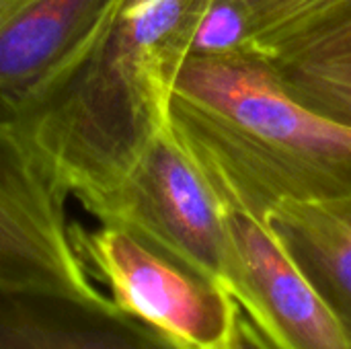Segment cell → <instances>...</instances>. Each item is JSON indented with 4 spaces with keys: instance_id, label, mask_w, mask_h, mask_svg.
<instances>
[{
    "instance_id": "30bf717a",
    "label": "cell",
    "mask_w": 351,
    "mask_h": 349,
    "mask_svg": "<svg viewBox=\"0 0 351 349\" xmlns=\"http://www.w3.org/2000/svg\"><path fill=\"white\" fill-rule=\"evenodd\" d=\"M267 66L294 99L351 128V31Z\"/></svg>"
},
{
    "instance_id": "277c9868",
    "label": "cell",
    "mask_w": 351,
    "mask_h": 349,
    "mask_svg": "<svg viewBox=\"0 0 351 349\" xmlns=\"http://www.w3.org/2000/svg\"><path fill=\"white\" fill-rule=\"evenodd\" d=\"M101 224L128 230L222 284L228 214L167 123L109 189L80 200Z\"/></svg>"
},
{
    "instance_id": "8fae6325",
    "label": "cell",
    "mask_w": 351,
    "mask_h": 349,
    "mask_svg": "<svg viewBox=\"0 0 351 349\" xmlns=\"http://www.w3.org/2000/svg\"><path fill=\"white\" fill-rule=\"evenodd\" d=\"M224 349H276L263 335L261 331L241 313L239 309V317L234 323V329L226 341Z\"/></svg>"
},
{
    "instance_id": "ba28073f",
    "label": "cell",
    "mask_w": 351,
    "mask_h": 349,
    "mask_svg": "<svg viewBox=\"0 0 351 349\" xmlns=\"http://www.w3.org/2000/svg\"><path fill=\"white\" fill-rule=\"evenodd\" d=\"M261 224L351 331V191L282 202Z\"/></svg>"
},
{
    "instance_id": "7c38bea8",
    "label": "cell",
    "mask_w": 351,
    "mask_h": 349,
    "mask_svg": "<svg viewBox=\"0 0 351 349\" xmlns=\"http://www.w3.org/2000/svg\"><path fill=\"white\" fill-rule=\"evenodd\" d=\"M27 2H31V0H0V27L6 21H10Z\"/></svg>"
},
{
    "instance_id": "8992f818",
    "label": "cell",
    "mask_w": 351,
    "mask_h": 349,
    "mask_svg": "<svg viewBox=\"0 0 351 349\" xmlns=\"http://www.w3.org/2000/svg\"><path fill=\"white\" fill-rule=\"evenodd\" d=\"M228 214L222 286L276 349H351V331L294 267L269 230Z\"/></svg>"
},
{
    "instance_id": "7a4b0ae2",
    "label": "cell",
    "mask_w": 351,
    "mask_h": 349,
    "mask_svg": "<svg viewBox=\"0 0 351 349\" xmlns=\"http://www.w3.org/2000/svg\"><path fill=\"white\" fill-rule=\"evenodd\" d=\"M167 117L230 214L263 222L282 202L351 191V128L294 99L249 53L187 56Z\"/></svg>"
},
{
    "instance_id": "3957f363",
    "label": "cell",
    "mask_w": 351,
    "mask_h": 349,
    "mask_svg": "<svg viewBox=\"0 0 351 349\" xmlns=\"http://www.w3.org/2000/svg\"><path fill=\"white\" fill-rule=\"evenodd\" d=\"M72 245L117 313L189 349H224L239 306L226 288L128 230L70 226Z\"/></svg>"
},
{
    "instance_id": "52a82bcc",
    "label": "cell",
    "mask_w": 351,
    "mask_h": 349,
    "mask_svg": "<svg viewBox=\"0 0 351 349\" xmlns=\"http://www.w3.org/2000/svg\"><path fill=\"white\" fill-rule=\"evenodd\" d=\"M0 349H189L115 309L0 294Z\"/></svg>"
},
{
    "instance_id": "5b68a950",
    "label": "cell",
    "mask_w": 351,
    "mask_h": 349,
    "mask_svg": "<svg viewBox=\"0 0 351 349\" xmlns=\"http://www.w3.org/2000/svg\"><path fill=\"white\" fill-rule=\"evenodd\" d=\"M66 197L19 130L0 117V294L115 309L72 245Z\"/></svg>"
},
{
    "instance_id": "9c48e42d",
    "label": "cell",
    "mask_w": 351,
    "mask_h": 349,
    "mask_svg": "<svg viewBox=\"0 0 351 349\" xmlns=\"http://www.w3.org/2000/svg\"><path fill=\"white\" fill-rule=\"evenodd\" d=\"M241 51L278 64L351 31V0H234Z\"/></svg>"
},
{
    "instance_id": "6da1fadb",
    "label": "cell",
    "mask_w": 351,
    "mask_h": 349,
    "mask_svg": "<svg viewBox=\"0 0 351 349\" xmlns=\"http://www.w3.org/2000/svg\"><path fill=\"white\" fill-rule=\"evenodd\" d=\"M214 0H107L80 41L6 113L78 202L115 185L167 123L171 80Z\"/></svg>"
}]
</instances>
